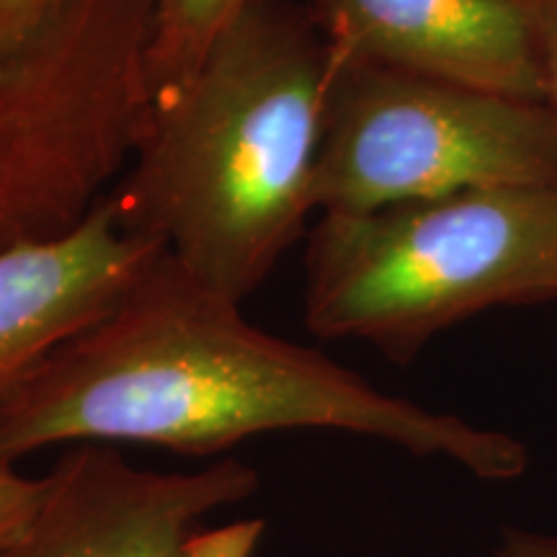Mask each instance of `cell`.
I'll list each match as a JSON object with an SVG mask.
<instances>
[{"label":"cell","instance_id":"obj_1","mask_svg":"<svg viewBox=\"0 0 557 557\" xmlns=\"http://www.w3.org/2000/svg\"><path fill=\"white\" fill-rule=\"evenodd\" d=\"M276 431H344L483 480L524 475L527 447L369 385L271 336L169 253L107 318L60 346L0 403V459L60 444H150L214 455Z\"/></svg>","mask_w":557,"mask_h":557},{"label":"cell","instance_id":"obj_4","mask_svg":"<svg viewBox=\"0 0 557 557\" xmlns=\"http://www.w3.org/2000/svg\"><path fill=\"white\" fill-rule=\"evenodd\" d=\"M333 58L315 214L478 189H557V127L542 101Z\"/></svg>","mask_w":557,"mask_h":557},{"label":"cell","instance_id":"obj_12","mask_svg":"<svg viewBox=\"0 0 557 557\" xmlns=\"http://www.w3.org/2000/svg\"><path fill=\"white\" fill-rule=\"evenodd\" d=\"M498 557H557V534L532 529H506Z\"/></svg>","mask_w":557,"mask_h":557},{"label":"cell","instance_id":"obj_3","mask_svg":"<svg viewBox=\"0 0 557 557\" xmlns=\"http://www.w3.org/2000/svg\"><path fill=\"white\" fill-rule=\"evenodd\" d=\"M557 297V189H478L320 214L305 253V323L406 364L485 310Z\"/></svg>","mask_w":557,"mask_h":557},{"label":"cell","instance_id":"obj_5","mask_svg":"<svg viewBox=\"0 0 557 557\" xmlns=\"http://www.w3.org/2000/svg\"><path fill=\"white\" fill-rule=\"evenodd\" d=\"M259 472L240 459L160 472L111 444H75L45 475V493L0 557H256L263 521L209 524L248 500Z\"/></svg>","mask_w":557,"mask_h":557},{"label":"cell","instance_id":"obj_10","mask_svg":"<svg viewBox=\"0 0 557 557\" xmlns=\"http://www.w3.org/2000/svg\"><path fill=\"white\" fill-rule=\"evenodd\" d=\"M41 493H45V475H21L16 465L0 459V547L16 537L34 517Z\"/></svg>","mask_w":557,"mask_h":557},{"label":"cell","instance_id":"obj_7","mask_svg":"<svg viewBox=\"0 0 557 557\" xmlns=\"http://www.w3.org/2000/svg\"><path fill=\"white\" fill-rule=\"evenodd\" d=\"M160 253L124 225L109 197L54 238L0 250V403L107 318Z\"/></svg>","mask_w":557,"mask_h":557},{"label":"cell","instance_id":"obj_2","mask_svg":"<svg viewBox=\"0 0 557 557\" xmlns=\"http://www.w3.org/2000/svg\"><path fill=\"white\" fill-rule=\"evenodd\" d=\"M333 47L308 9L256 0L173 94L148 103L107 197L132 233L243 302L312 209Z\"/></svg>","mask_w":557,"mask_h":557},{"label":"cell","instance_id":"obj_9","mask_svg":"<svg viewBox=\"0 0 557 557\" xmlns=\"http://www.w3.org/2000/svg\"><path fill=\"white\" fill-rule=\"evenodd\" d=\"M70 0H0V54L16 58L62 16Z\"/></svg>","mask_w":557,"mask_h":557},{"label":"cell","instance_id":"obj_11","mask_svg":"<svg viewBox=\"0 0 557 557\" xmlns=\"http://www.w3.org/2000/svg\"><path fill=\"white\" fill-rule=\"evenodd\" d=\"M534 34L542 70V103L557 127V0H532Z\"/></svg>","mask_w":557,"mask_h":557},{"label":"cell","instance_id":"obj_6","mask_svg":"<svg viewBox=\"0 0 557 557\" xmlns=\"http://www.w3.org/2000/svg\"><path fill=\"white\" fill-rule=\"evenodd\" d=\"M341 60L542 101L532 0H308Z\"/></svg>","mask_w":557,"mask_h":557},{"label":"cell","instance_id":"obj_8","mask_svg":"<svg viewBox=\"0 0 557 557\" xmlns=\"http://www.w3.org/2000/svg\"><path fill=\"white\" fill-rule=\"evenodd\" d=\"M256 0H156L148 47V101L184 83L227 24Z\"/></svg>","mask_w":557,"mask_h":557}]
</instances>
